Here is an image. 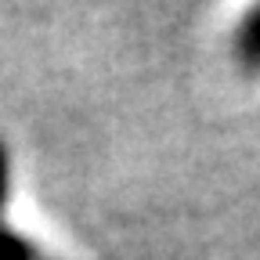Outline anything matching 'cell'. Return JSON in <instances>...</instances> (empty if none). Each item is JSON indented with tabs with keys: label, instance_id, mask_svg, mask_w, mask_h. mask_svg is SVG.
Masks as SVG:
<instances>
[{
	"label": "cell",
	"instance_id": "cell-1",
	"mask_svg": "<svg viewBox=\"0 0 260 260\" xmlns=\"http://www.w3.org/2000/svg\"><path fill=\"white\" fill-rule=\"evenodd\" d=\"M235 58L246 65V69H260V8L246 15V22L235 32Z\"/></svg>",
	"mask_w": 260,
	"mask_h": 260
},
{
	"label": "cell",
	"instance_id": "cell-2",
	"mask_svg": "<svg viewBox=\"0 0 260 260\" xmlns=\"http://www.w3.org/2000/svg\"><path fill=\"white\" fill-rule=\"evenodd\" d=\"M8 195H11V159H8V145L0 141V220L8 213Z\"/></svg>",
	"mask_w": 260,
	"mask_h": 260
}]
</instances>
